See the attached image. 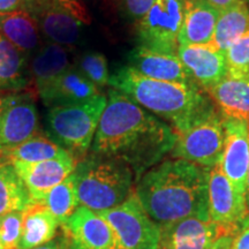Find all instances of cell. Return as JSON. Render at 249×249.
I'll use <instances>...</instances> for the list:
<instances>
[{
  "instance_id": "obj_1",
  "label": "cell",
  "mask_w": 249,
  "mask_h": 249,
  "mask_svg": "<svg viewBox=\"0 0 249 249\" xmlns=\"http://www.w3.org/2000/svg\"><path fill=\"white\" fill-rule=\"evenodd\" d=\"M176 133L119 90L110 89L90 151L114 156L132 169L135 183L172 150Z\"/></svg>"
},
{
  "instance_id": "obj_2",
  "label": "cell",
  "mask_w": 249,
  "mask_h": 249,
  "mask_svg": "<svg viewBox=\"0 0 249 249\" xmlns=\"http://www.w3.org/2000/svg\"><path fill=\"white\" fill-rule=\"evenodd\" d=\"M209 170L182 160H163L136 181L134 192L160 226L188 217H210Z\"/></svg>"
},
{
  "instance_id": "obj_3",
  "label": "cell",
  "mask_w": 249,
  "mask_h": 249,
  "mask_svg": "<svg viewBox=\"0 0 249 249\" xmlns=\"http://www.w3.org/2000/svg\"><path fill=\"white\" fill-rule=\"evenodd\" d=\"M108 85L154 116L169 121L173 130L213 107L210 99L194 82L154 80L143 76L129 66L118 68L111 75Z\"/></svg>"
},
{
  "instance_id": "obj_4",
  "label": "cell",
  "mask_w": 249,
  "mask_h": 249,
  "mask_svg": "<svg viewBox=\"0 0 249 249\" xmlns=\"http://www.w3.org/2000/svg\"><path fill=\"white\" fill-rule=\"evenodd\" d=\"M80 205L95 213L117 207L133 194L135 177L126 161L89 151L73 172Z\"/></svg>"
},
{
  "instance_id": "obj_5",
  "label": "cell",
  "mask_w": 249,
  "mask_h": 249,
  "mask_svg": "<svg viewBox=\"0 0 249 249\" xmlns=\"http://www.w3.org/2000/svg\"><path fill=\"white\" fill-rule=\"evenodd\" d=\"M107 96H97L76 104L51 107L46 113V136L60 145L76 163L90 151Z\"/></svg>"
},
{
  "instance_id": "obj_6",
  "label": "cell",
  "mask_w": 249,
  "mask_h": 249,
  "mask_svg": "<svg viewBox=\"0 0 249 249\" xmlns=\"http://www.w3.org/2000/svg\"><path fill=\"white\" fill-rule=\"evenodd\" d=\"M176 133L171 158L182 160L211 169L222 160L225 142L224 117L210 107L203 113L183 124Z\"/></svg>"
},
{
  "instance_id": "obj_7",
  "label": "cell",
  "mask_w": 249,
  "mask_h": 249,
  "mask_svg": "<svg viewBox=\"0 0 249 249\" xmlns=\"http://www.w3.org/2000/svg\"><path fill=\"white\" fill-rule=\"evenodd\" d=\"M98 213L110 225L117 249H160V225L145 213L135 192L121 204Z\"/></svg>"
},
{
  "instance_id": "obj_8",
  "label": "cell",
  "mask_w": 249,
  "mask_h": 249,
  "mask_svg": "<svg viewBox=\"0 0 249 249\" xmlns=\"http://www.w3.org/2000/svg\"><path fill=\"white\" fill-rule=\"evenodd\" d=\"M29 12L49 43L70 48L77 44L83 26L91 21L81 0H35Z\"/></svg>"
},
{
  "instance_id": "obj_9",
  "label": "cell",
  "mask_w": 249,
  "mask_h": 249,
  "mask_svg": "<svg viewBox=\"0 0 249 249\" xmlns=\"http://www.w3.org/2000/svg\"><path fill=\"white\" fill-rule=\"evenodd\" d=\"M36 91L0 93V157L38 132Z\"/></svg>"
},
{
  "instance_id": "obj_10",
  "label": "cell",
  "mask_w": 249,
  "mask_h": 249,
  "mask_svg": "<svg viewBox=\"0 0 249 249\" xmlns=\"http://www.w3.org/2000/svg\"><path fill=\"white\" fill-rule=\"evenodd\" d=\"M183 13L185 0H156L147 14L138 21L139 45L177 54Z\"/></svg>"
},
{
  "instance_id": "obj_11",
  "label": "cell",
  "mask_w": 249,
  "mask_h": 249,
  "mask_svg": "<svg viewBox=\"0 0 249 249\" xmlns=\"http://www.w3.org/2000/svg\"><path fill=\"white\" fill-rule=\"evenodd\" d=\"M208 202L211 220L223 235H235L249 216L247 205L238 197L220 161L209 170Z\"/></svg>"
},
{
  "instance_id": "obj_12",
  "label": "cell",
  "mask_w": 249,
  "mask_h": 249,
  "mask_svg": "<svg viewBox=\"0 0 249 249\" xmlns=\"http://www.w3.org/2000/svg\"><path fill=\"white\" fill-rule=\"evenodd\" d=\"M60 232L68 249H117L116 238L107 220L83 205L61 224Z\"/></svg>"
},
{
  "instance_id": "obj_13",
  "label": "cell",
  "mask_w": 249,
  "mask_h": 249,
  "mask_svg": "<svg viewBox=\"0 0 249 249\" xmlns=\"http://www.w3.org/2000/svg\"><path fill=\"white\" fill-rule=\"evenodd\" d=\"M224 128L225 142L220 165L238 197L246 204L249 165V126L246 121L224 118Z\"/></svg>"
},
{
  "instance_id": "obj_14",
  "label": "cell",
  "mask_w": 249,
  "mask_h": 249,
  "mask_svg": "<svg viewBox=\"0 0 249 249\" xmlns=\"http://www.w3.org/2000/svg\"><path fill=\"white\" fill-rule=\"evenodd\" d=\"M178 57L193 82L204 91L227 76L226 54L216 45H179Z\"/></svg>"
},
{
  "instance_id": "obj_15",
  "label": "cell",
  "mask_w": 249,
  "mask_h": 249,
  "mask_svg": "<svg viewBox=\"0 0 249 249\" xmlns=\"http://www.w3.org/2000/svg\"><path fill=\"white\" fill-rule=\"evenodd\" d=\"M160 249H208L223 235L210 217H188L161 225Z\"/></svg>"
},
{
  "instance_id": "obj_16",
  "label": "cell",
  "mask_w": 249,
  "mask_h": 249,
  "mask_svg": "<svg viewBox=\"0 0 249 249\" xmlns=\"http://www.w3.org/2000/svg\"><path fill=\"white\" fill-rule=\"evenodd\" d=\"M29 192L33 204L39 203L55 186L68 178L75 169L76 160L71 156L38 163L11 161Z\"/></svg>"
},
{
  "instance_id": "obj_17",
  "label": "cell",
  "mask_w": 249,
  "mask_h": 249,
  "mask_svg": "<svg viewBox=\"0 0 249 249\" xmlns=\"http://www.w3.org/2000/svg\"><path fill=\"white\" fill-rule=\"evenodd\" d=\"M127 61V66L150 79L178 83L193 82L178 54L163 53L138 45L128 53Z\"/></svg>"
},
{
  "instance_id": "obj_18",
  "label": "cell",
  "mask_w": 249,
  "mask_h": 249,
  "mask_svg": "<svg viewBox=\"0 0 249 249\" xmlns=\"http://www.w3.org/2000/svg\"><path fill=\"white\" fill-rule=\"evenodd\" d=\"M98 93L97 87L71 65L37 95L44 107L51 108L86 102Z\"/></svg>"
},
{
  "instance_id": "obj_19",
  "label": "cell",
  "mask_w": 249,
  "mask_h": 249,
  "mask_svg": "<svg viewBox=\"0 0 249 249\" xmlns=\"http://www.w3.org/2000/svg\"><path fill=\"white\" fill-rule=\"evenodd\" d=\"M219 11L203 0H185L179 45L211 44Z\"/></svg>"
},
{
  "instance_id": "obj_20",
  "label": "cell",
  "mask_w": 249,
  "mask_h": 249,
  "mask_svg": "<svg viewBox=\"0 0 249 249\" xmlns=\"http://www.w3.org/2000/svg\"><path fill=\"white\" fill-rule=\"evenodd\" d=\"M0 35L4 36L29 60L43 45L37 20L26 9L0 15Z\"/></svg>"
},
{
  "instance_id": "obj_21",
  "label": "cell",
  "mask_w": 249,
  "mask_h": 249,
  "mask_svg": "<svg viewBox=\"0 0 249 249\" xmlns=\"http://www.w3.org/2000/svg\"><path fill=\"white\" fill-rule=\"evenodd\" d=\"M207 92L225 119L246 121L249 126V79L227 75Z\"/></svg>"
},
{
  "instance_id": "obj_22",
  "label": "cell",
  "mask_w": 249,
  "mask_h": 249,
  "mask_svg": "<svg viewBox=\"0 0 249 249\" xmlns=\"http://www.w3.org/2000/svg\"><path fill=\"white\" fill-rule=\"evenodd\" d=\"M29 66L31 81H34L35 91L38 93L67 71L71 64L67 48L48 42L31 57Z\"/></svg>"
},
{
  "instance_id": "obj_23",
  "label": "cell",
  "mask_w": 249,
  "mask_h": 249,
  "mask_svg": "<svg viewBox=\"0 0 249 249\" xmlns=\"http://www.w3.org/2000/svg\"><path fill=\"white\" fill-rule=\"evenodd\" d=\"M30 60L0 35V93L21 91L31 85Z\"/></svg>"
},
{
  "instance_id": "obj_24",
  "label": "cell",
  "mask_w": 249,
  "mask_h": 249,
  "mask_svg": "<svg viewBox=\"0 0 249 249\" xmlns=\"http://www.w3.org/2000/svg\"><path fill=\"white\" fill-rule=\"evenodd\" d=\"M60 223L42 204H33L26 210L18 249H34L49 244L60 230Z\"/></svg>"
},
{
  "instance_id": "obj_25",
  "label": "cell",
  "mask_w": 249,
  "mask_h": 249,
  "mask_svg": "<svg viewBox=\"0 0 249 249\" xmlns=\"http://www.w3.org/2000/svg\"><path fill=\"white\" fill-rule=\"evenodd\" d=\"M30 205L33 200L14 165L0 157V217L13 211H24Z\"/></svg>"
},
{
  "instance_id": "obj_26",
  "label": "cell",
  "mask_w": 249,
  "mask_h": 249,
  "mask_svg": "<svg viewBox=\"0 0 249 249\" xmlns=\"http://www.w3.org/2000/svg\"><path fill=\"white\" fill-rule=\"evenodd\" d=\"M247 31H249V7L247 2H241L219 12L213 44L226 52Z\"/></svg>"
},
{
  "instance_id": "obj_27",
  "label": "cell",
  "mask_w": 249,
  "mask_h": 249,
  "mask_svg": "<svg viewBox=\"0 0 249 249\" xmlns=\"http://www.w3.org/2000/svg\"><path fill=\"white\" fill-rule=\"evenodd\" d=\"M67 156L71 155L48 136L35 134L33 138L28 139L13 150L7 152L2 158H6L9 161L38 163V161L64 158Z\"/></svg>"
},
{
  "instance_id": "obj_28",
  "label": "cell",
  "mask_w": 249,
  "mask_h": 249,
  "mask_svg": "<svg viewBox=\"0 0 249 249\" xmlns=\"http://www.w3.org/2000/svg\"><path fill=\"white\" fill-rule=\"evenodd\" d=\"M46 208L60 223H65L80 207L75 179L73 173L52 188L39 203Z\"/></svg>"
},
{
  "instance_id": "obj_29",
  "label": "cell",
  "mask_w": 249,
  "mask_h": 249,
  "mask_svg": "<svg viewBox=\"0 0 249 249\" xmlns=\"http://www.w3.org/2000/svg\"><path fill=\"white\" fill-rule=\"evenodd\" d=\"M74 67L92 82L97 88H103L110 82V71H108L107 60L104 54L99 52H87L76 59Z\"/></svg>"
},
{
  "instance_id": "obj_30",
  "label": "cell",
  "mask_w": 249,
  "mask_h": 249,
  "mask_svg": "<svg viewBox=\"0 0 249 249\" xmlns=\"http://www.w3.org/2000/svg\"><path fill=\"white\" fill-rule=\"evenodd\" d=\"M227 75L249 79V31L226 50Z\"/></svg>"
},
{
  "instance_id": "obj_31",
  "label": "cell",
  "mask_w": 249,
  "mask_h": 249,
  "mask_svg": "<svg viewBox=\"0 0 249 249\" xmlns=\"http://www.w3.org/2000/svg\"><path fill=\"white\" fill-rule=\"evenodd\" d=\"M24 211H13L0 217V242L5 249H18Z\"/></svg>"
},
{
  "instance_id": "obj_32",
  "label": "cell",
  "mask_w": 249,
  "mask_h": 249,
  "mask_svg": "<svg viewBox=\"0 0 249 249\" xmlns=\"http://www.w3.org/2000/svg\"><path fill=\"white\" fill-rule=\"evenodd\" d=\"M124 2L129 18L139 21L147 14V12L152 7L156 0H124Z\"/></svg>"
},
{
  "instance_id": "obj_33",
  "label": "cell",
  "mask_w": 249,
  "mask_h": 249,
  "mask_svg": "<svg viewBox=\"0 0 249 249\" xmlns=\"http://www.w3.org/2000/svg\"><path fill=\"white\" fill-rule=\"evenodd\" d=\"M35 0H0V15L15 11H29Z\"/></svg>"
},
{
  "instance_id": "obj_34",
  "label": "cell",
  "mask_w": 249,
  "mask_h": 249,
  "mask_svg": "<svg viewBox=\"0 0 249 249\" xmlns=\"http://www.w3.org/2000/svg\"><path fill=\"white\" fill-rule=\"evenodd\" d=\"M231 249H249V216L233 238Z\"/></svg>"
},
{
  "instance_id": "obj_35",
  "label": "cell",
  "mask_w": 249,
  "mask_h": 249,
  "mask_svg": "<svg viewBox=\"0 0 249 249\" xmlns=\"http://www.w3.org/2000/svg\"><path fill=\"white\" fill-rule=\"evenodd\" d=\"M203 1L220 12L229 7H232L234 5L241 4V2H248L249 0H203Z\"/></svg>"
},
{
  "instance_id": "obj_36",
  "label": "cell",
  "mask_w": 249,
  "mask_h": 249,
  "mask_svg": "<svg viewBox=\"0 0 249 249\" xmlns=\"http://www.w3.org/2000/svg\"><path fill=\"white\" fill-rule=\"evenodd\" d=\"M34 249H68L66 240H65V236L62 235L60 232L59 234L55 236L52 241H50L49 244L40 246V247L34 248Z\"/></svg>"
},
{
  "instance_id": "obj_37",
  "label": "cell",
  "mask_w": 249,
  "mask_h": 249,
  "mask_svg": "<svg viewBox=\"0 0 249 249\" xmlns=\"http://www.w3.org/2000/svg\"><path fill=\"white\" fill-rule=\"evenodd\" d=\"M234 235H220L208 249H231Z\"/></svg>"
},
{
  "instance_id": "obj_38",
  "label": "cell",
  "mask_w": 249,
  "mask_h": 249,
  "mask_svg": "<svg viewBox=\"0 0 249 249\" xmlns=\"http://www.w3.org/2000/svg\"><path fill=\"white\" fill-rule=\"evenodd\" d=\"M246 204L249 213V165H248V174H247V187H246Z\"/></svg>"
},
{
  "instance_id": "obj_39",
  "label": "cell",
  "mask_w": 249,
  "mask_h": 249,
  "mask_svg": "<svg viewBox=\"0 0 249 249\" xmlns=\"http://www.w3.org/2000/svg\"><path fill=\"white\" fill-rule=\"evenodd\" d=\"M0 249H5V248H4V246L1 245V242H0Z\"/></svg>"
}]
</instances>
